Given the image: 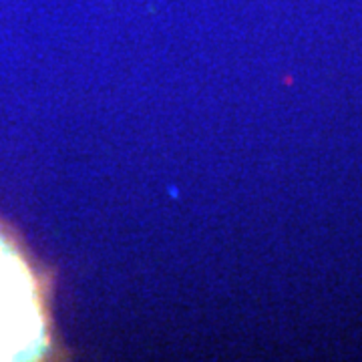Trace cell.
Segmentation results:
<instances>
[{
	"label": "cell",
	"instance_id": "1",
	"mask_svg": "<svg viewBox=\"0 0 362 362\" xmlns=\"http://www.w3.org/2000/svg\"><path fill=\"white\" fill-rule=\"evenodd\" d=\"M49 349L39 282L0 233V361H35Z\"/></svg>",
	"mask_w": 362,
	"mask_h": 362
}]
</instances>
